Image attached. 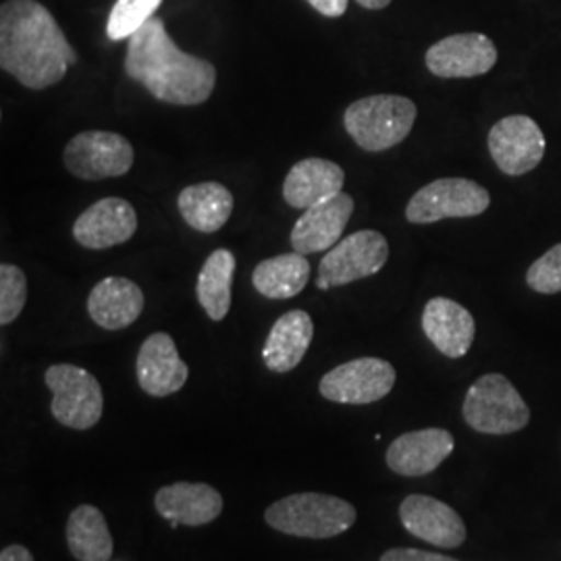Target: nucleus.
<instances>
[{
  "label": "nucleus",
  "instance_id": "nucleus-14",
  "mask_svg": "<svg viewBox=\"0 0 561 561\" xmlns=\"http://www.w3.org/2000/svg\"><path fill=\"white\" fill-rule=\"evenodd\" d=\"M138 229L136 208L123 198H102L73 225V238L88 250H106L131 240Z\"/></svg>",
  "mask_w": 561,
  "mask_h": 561
},
{
  "label": "nucleus",
  "instance_id": "nucleus-17",
  "mask_svg": "<svg viewBox=\"0 0 561 561\" xmlns=\"http://www.w3.org/2000/svg\"><path fill=\"white\" fill-rule=\"evenodd\" d=\"M456 442L445 428L405 433L389 445L387 466L400 477H424L451 456Z\"/></svg>",
  "mask_w": 561,
  "mask_h": 561
},
{
  "label": "nucleus",
  "instance_id": "nucleus-19",
  "mask_svg": "<svg viewBox=\"0 0 561 561\" xmlns=\"http://www.w3.org/2000/svg\"><path fill=\"white\" fill-rule=\"evenodd\" d=\"M157 512L173 526H204L219 518L221 493L206 482H175L162 486L154 497Z\"/></svg>",
  "mask_w": 561,
  "mask_h": 561
},
{
  "label": "nucleus",
  "instance_id": "nucleus-25",
  "mask_svg": "<svg viewBox=\"0 0 561 561\" xmlns=\"http://www.w3.org/2000/svg\"><path fill=\"white\" fill-rule=\"evenodd\" d=\"M236 256L233 252L219 248L202 264L196 296L204 312L210 321L219 322L231 310V285L236 275Z\"/></svg>",
  "mask_w": 561,
  "mask_h": 561
},
{
  "label": "nucleus",
  "instance_id": "nucleus-18",
  "mask_svg": "<svg viewBox=\"0 0 561 561\" xmlns=\"http://www.w3.org/2000/svg\"><path fill=\"white\" fill-rule=\"evenodd\" d=\"M422 329L428 341L447 358H463L477 335L472 314L449 298H433L424 306Z\"/></svg>",
  "mask_w": 561,
  "mask_h": 561
},
{
  "label": "nucleus",
  "instance_id": "nucleus-4",
  "mask_svg": "<svg viewBox=\"0 0 561 561\" xmlns=\"http://www.w3.org/2000/svg\"><path fill=\"white\" fill-rule=\"evenodd\" d=\"M416 104L398 94H375L352 102L343 115L350 138L366 152H382L405 140L416 123Z\"/></svg>",
  "mask_w": 561,
  "mask_h": 561
},
{
  "label": "nucleus",
  "instance_id": "nucleus-16",
  "mask_svg": "<svg viewBox=\"0 0 561 561\" xmlns=\"http://www.w3.org/2000/svg\"><path fill=\"white\" fill-rule=\"evenodd\" d=\"M136 373L141 391L152 398L178 393L190 377V368L181 360L175 341L167 333H154L141 343Z\"/></svg>",
  "mask_w": 561,
  "mask_h": 561
},
{
  "label": "nucleus",
  "instance_id": "nucleus-12",
  "mask_svg": "<svg viewBox=\"0 0 561 561\" xmlns=\"http://www.w3.org/2000/svg\"><path fill=\"white\" fill-rule=\"evenodd\" d=\"M426 67L443 80L479 78L497 62V48L484 34H456L435 42L426 50Z\"/></svg>",
  "mask_w": 561,
  "mask_h": 561
},
{
  "label": "nucleus",
  "instance_id": "nucleus-1",
  "mask_svg": "<svg viewBox=\"0 0 561 561\" xmlns=\"http://www.w3.org/2000/svg\"><path fill=\"white\" fill-rule=\"evenodd\" d=\"M78 53L55 15L36 0H4L0 7V67L27 90L65 80Z\"/></svg>",
  "mask_w": 561,
  "mask_h": 561
},
{
  "label": "nucleus",
  "instance_id": "nucleus-5",
  "mask_svg": "<svg viewBox=\"0 0 561 561\" xmlns=\"http://www.w3.org/2000/svg\"><path fill=\"white\" fill-rule=\"evenodd\" d=\"M463 421L484 435L518 433L530 421V410L516 387L503 375H484L463 400Z\"/></svg>",
  "mask_w": 561,
  "mask_h": 561
},
{
  "label": "nucleus",
  "instance_id": "nucleus-20",
  "mask_svg": "<svg viewBox=\"0 0 561 561\" xmlns=\"http://www.w3.org/2000/svg\"><path fill=\"white\" fill-rule=\"evenodd\" d=\"M345 173L337 162L304 159L296 162L283 183V198L291 208H312L341 194Z\"/></svg>",
  "mask_w": 561,
  "mask_h": 561
},
{
  "label": "nucleus",
  "instance_id": "nucleus-8",
  "mask_svg": "<svg viewBox=\"0 0 561 561\" xmlns=\"http://www.w3.org/2000/svg\"><path fill=\"white\" fill-rule=\"evenodd\" d=\"M389 261V241L375 229H362L324 252L319 264L317 287L329 291L354 280L373 277Z\"/></svg>",
  "mask_w": 561,
  "mask_h": 561
},
{
  "label": "nucleus",
  "instance_id": "nucleus-28",
  "mask_svg": "<svg viewBox=\"0 0 561 561\" xmlns=\"http://www.w3.org/2000/svg\"><path fill=\"white\" fill-rule=\"evenodd\" d=\"M27 279L20 266L2 262L0 264V324L7 327L15 321L25 308Z\"/></svg>",
  "mask_w": 561,
  "mask_h": 561
},
{
  "label": "nucleus",
  "instance_id": "nucleus-29",
  "mask_svg": "<svg viewBox=\"0 0 561 561\" xmlns=\"http://www.w3.org/2000/svg\"><path fill=\"white\" fill-rule=\"evenodd\" d=\"M526 283L537 294H560L561 291V243L545 252L539 261L526 273Z\"/></svg>",
  "mask_w": 561,
  "mask_h": 561
},
{
  "label": "nucleus",
  "instance_id": "nucleus-31",
  "mask_svg": "<svg viewBox=\"0 0 561 561\" xmlns=\"http://www.w3.org/2000/svg\"><path fill=\"white\" fill-rule=\"evenodd\" d=\"M308 4L331 20L345 15L347 11V0H308Z\"/></svg>",
  "mask_w": 561,
  "mask_h": 561
},
{
  "label": "nucleus",
  "instance_id": "nucleus-26",
  "mask_svg": "<svg viewBox=\"0 0 561 561\" xmlns=\"http://www.w3.org/2000/svg\"><path fill=\"white\" fill-rule=\"evenodd\" d=\"M67 545L78 561H108L113 556V537L94 505H80L67 522Z\"/></svg>",
  "mask_w": 561,
  "mask_h": 561
},
{
  "label": "nucleus",
  "instance_id": "nucleus-7",
  "mask_svg": "<svg viewBox=\"0 0 561 561\" xmlns=\"http://www.w3.org/2000/svg\"><path fill=\"white\" fill-rule=\"evenodd\" d=\"M491 206V194L477 181L445 178L421 187L405 206L412 225H433L443 219L479 217Z\"/></svg>",
  "mask_w": 561,
  "mask_h": 561
},
{
  "label": "nucleus",
  "instance_id": "nucleus-9",
  "mask_svg": "<svg viewBox=\"0 0 561 561\" xmlns=\"http://www.w3.org/2000/svg\"><path fill=\"white\" fill-rule=\"evenodd\" d=\"M62 161L71 175L83 181L121 178L131 171L136 152L127 138L115 131H81L65 146Z\"/></svg>",
  "mask_w": 561,
  "mask_h": 561
},
{
  "label": "nucleus",
  "instance_id": "nucleus-13",
  "mask_svg": "<svg viewBox=\"0 0 561 561\" xmlns=\"http://www.w3.org/2000/svg\"><path fill=\"white\" fill-rule=\"evenodd\" d=\"M354 208L356 202L343 192L308 208L294 225L289 236L294 252L304 256L329 252L333 245L340 243L341 236L354 215Z\"/></svg>",
  "mask_w": 561,
  "mask_h": 561
},
{
  "label": "nucleus",
  "instance_id": "nucleus-22",
  "mask_svg": "<svg viewBox=\"0 0 561 561\" xmlns=\"http://www.w3.org/2000/svg\"><path fill=\"white\" fill-rule=\"evenodd\" d=\"M314 337V322L308 312L291 310L285 312L279 321L273 324L268 337L262 347V360L271 373H289L306 356Z\"/></svg>",
  "mask_w": 561,
  "mask_h": 561
},
{
  "label": "nucleus",
  "instance_id": "nucleus-32",
  "mask_svg": "<svg viewBox=\"0 0 561 561\" xmlns=\"http://www.w3.org/2000/svg\"><path fill=\"white\" fill-rule=\"evenodd\" d=\"M0 561H36L23 545H9L2 549Z\"/></svg>",
  "mask_w": 561,
  "mask_h": 561
},
{
  "label": "nucleus",
  "instance_id": "nucleus-15",
  "mask_svg": "<svg viewBox=\"0 0 561 561\" xmlns=\"http://www.w3.org/2000/svg\"><path fill=\"white\" fill-rule=\"evenodd\" d=\"M403 528L422 541L454 549L466 541V526L460 514L428 495H408L400 505Z\"/></svg>",
  "mask_w": 561,
  "mask_h": 561
},
{
  "label": "nucleus",
  "instance_id": "nucleus-27",
  "mask_svg": "<svg viewBox=\"0 0 561 561\" xmlns=\"http://www.w3.org/2000/svg\"><path fill=\"white\" fill-rule=\"evenodd\" d=\"M162 0H117L106 21L108 41H129L136 32L154 18Z\"/></svg>",
  "mask_w": 561,
  "mask_h": 561
},
{
  "label": "nucleus",
  "instance_id": "nucleus-10",
  "mask_svg": "<svg viewBox=\"0 0 561 561\" xmlns=\"http://www.w3.org/2000/svg\"><path fill=\"white\" fill-rule=\"evenodd\" d=\"M396 368L381 358H358L329 370L321 379L324 400L366 405L382 400L396 385Z\"/></svg>",
  "mask_w": 561,
  "mask_h": 561
},
{
  "label": "nucleus",
  "instance_id": "nucleus-2",
  "mask_svg": "<svg viewBox=\"0 0 561 561\" xmlns=\"http://www.w3.org/2000/svg\"><path fill=\"white\" fill-rule=\"evenodd\" d=\"M125 73L157 101L175 106L202 104L217 85L215 65L183 53L161 18H152L127 41Z\"/></svg>",
  "mask_w": 561,
  "mask_h": 561
},
{
  "label": "nucleus",
  "instance_id": "nucleus-11",
  "mask_svg": "<svg viewBox=\"0 0 561 561\" xmlns=\"http://www.w3.org/2000/svg\"><path fill=\"white\" fill-rule=\"evenodd\" d=\"M486 144L500 171L510 178H520L537 169L547 146L541 127L526 115L497 121L489 131Z\"/></svg>",
  "mask_w": 561,
  "mask_h": 561
},
{
  "label": "nucleus",
  "instance_id": "nucleus-33",
  "mask_svg": "<svg viewBox=\"0 0 561 561\" xmlns=\"http://www.w3.org/2000/svg\"><path fill=\"white\" fill-rule=\"evenodd\" d=\"M356 2L368 11H381V9L391 4V0H356Z\"/></svg>",
  "mask_w": 561,
  "mask_h": 561
},
{
  "label": "nucleus",
  "instance_id": "nucleus-21",
  "mask_svg": "<svg viewBox=\"0 0 561 561\" xmlns=\"http://www.w3.org/2000/svg\"><path fill=\"white\" fill-rule=\"evenodd\" d=\"M144 294L125 277L102 279L88 296V314L102 329L119 331L140 319Z\"/></svg>",
  "mask_w": 561,
  "mask_h": 561
},
{
  "label": "nucleus",
  "instance_id": "nucleus-24",
  "mask_svg": "<svg viewBox=\"0 0 561 561\" xmlns=\"http://www.w3.org/2000/svg\"><path fill=\"white\" fill-rule=\"evenodd\" d=\"M310 279V262L298 252L262 261L252 275L256 291L268 300L296 298Z\"/></svg>",
  "mask_w": 561,
  "mask_h": 561
},
{
  "label": "nucleus",
  "instance_id": "nucleus-3",
  "mask_svg": "<svg viewBox=\"0 0 561 561\" xmlns=\"http://www.w3.org/2000/svg\"><path fill=\"white\" fill-rule=\"evenodd\" d=\"M358 518L352 503L322 495V493H296L273 503L264 512V520L283 535L301 539H331L350 530Z\"/></svg>",
  "mask_w": 561,
  "mask_h": 561
},
{
  "label": "nucleus",
  "instance_id": "nucleus-30",
  "mask_svg": "<svg viewBox=\"0 0 561 561\" xmlns=\"http://www.w3.org/2000/svg\"><path fill=\"white\" fill-rule=\"evenodd\" d=\"M381 561H458L439 553H428L421 549H391L382 556Z\"/></svg>",
  "mask_w": 561,
  "mask_h": 561
},
{
  "label": "nucleus",
  "instance_id": "nucleus-23",
  "mask_svg": "<svg viewBox=\"0 0 561 561\" xmlns=\"http://www.w3.org/2000/svg\"><path fill=\"white\" fill-rule=\"evenodd\" d=\"M233 194L217 181L187 185L178 198L183 221L201 233H215L233 213Z\"/></svg>",
  "mask_w": 561,
  "mask_h": 561
},
{
  "label": "nucleus",
  "instance_id": "nucleus-6",
  "mask_svg": "<svg viewBox=\"0 0 561 561\" xmlns=\"http://www.w3.org/2000/svg\"><path fill=\"white\" fill-rule=\"evenodd\" d=\"M53 391V416L59 424L76 431L96 426L104 410V396L99 379L73 364H55L44 375Z\"/></svg>",
  "mask_w": 561,
  "mask_h": 561
}]
</instances>
